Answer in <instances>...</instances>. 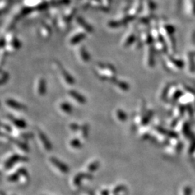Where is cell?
Segmentation results:
<instances>
[{
    "instance_id": "cell-1",
    "label": "cell",
    "mask_w": 195,
    "mask_h": 195,
    "mask_svg": "<svg viewBox=\"0 0 195 195\" xmlns=\"http://www.w3.org/2000/svg\"><path fill=\"white\" fill-rule=\"evenodd\" d=\"M93 72L98 78L101 80L112 82L116 79V70L111 64L98 62L94 66Z\"/></svg>"
},
{
    "instance_id": "cell-2",
    "label": "cell",
    "mask_w": 195,
    "mask_h": 195,
    "mask_svg": "<svg viewBox=\"0 0 195 195\" xmlns=\"http://www.w3.org/2000/svg\"><path fill=\"white\" fill-rule=\"evenodd\" d=\"M53 69H54L55 72L59 77V80L63 83L65 86L69 87L73 86L75 84V79L72 76L67 72L64 67L62 66V64L58 61H53L52 62Z\"/></svg>"
},
{
    "instance_id": "cell-3",
    "label": "cell",
    "mask_w": 195,
    "mask_h": 195,
    "mask_svg": "<svg viewBox=\"0 0 195 195\" xmlns=\"http://www.w3.org/2000/svg\"><path fill=\"white\" fill-rule=\"evenodd\" d=\"M3 39L7 44L6 46H4L5 48L6 52H12V51L17 50L21 46V41L12 34L9 33L7 35L5 39ZM4 47H2V48H4Z\"/></svg>"
},
{
    "instance_id": "cell-4",
    "label": "cell",
    "mask_w": 195,
    "mask_h": 195,
    "mask_svg": "<svg viewBox=\"0 0 195 195\" xmlns=\"http://www.w3.org/2000/svg\"><path fill=\"white\" fill-rule=\"evenodd\" d=\"M75 55L80 63L87 64L91 59V56L83 44H80L76 46Z\"/></svg>"
},
{
    "instance_id": "cell-5",
    "label": "cell",
    "mask_w": 195,
    "mask_h": 195,
    "mask_svg": "<svg viewBox=\"0 0 195 195\" xmlns=\"http://www.w3.org/2000/svg\"><path fill=\"white\" fill-rule=\"evenodd\" d=\"M136 39L135 27H131L129 29V30L126 33V34L124 35V37H123L121 44H122V47L126 48L127 46H132L134 42H135Z\"/></svg>"
},
{
    "instance_id": "cell-6",
    "label": "cell",
    "mask_w": 195,
    "mask_h": 195,
    "mask_svg": "<svg viewBox=\"0 0 195 195\" xmlns=\"http://www.w3.org/2000/svg\"><path fill=\"white\" fill-rule=\"evenodd\" d=\"M67 95L71 100V101L76 103L78 105H83L86 103V98L75 90H69L67 93Z\"/></svg>"
},
{
    "instance_id": "cell-7",
    "label": "cell",
    "mask_w": 195,
    "mask_h": 195,
    "mask_svg": "<svg viewBox=\"0 0 195 195\" xmlns=\"http://www.w3.org/2000/svg\"><path fill=\"white\" fill-rule=\"evenodd\" d=\"M87 35V33L84 32L82 30H78L76 32L73 33V34L71 35V37L69 39V44L72 46H77L78 44H80V42H82L86 39Z\"/></svg>"
},
{
    "instance_id": "cell-8",
    "label": "cell",
    "mask_w": 195,
    "mask_h": 195,
    "mask_svg": "<svg viewBox=\"0 0 195 195\" xmlns=\"http://www.w3.org/2000/svg\"><path fill=\"white\" fill-rule=\"evenodd\" d=\"M4 104L8 108L16 111H23L27 109L24 104H21V102L17 101L16 100L12 99V98H7L4 100Z\"/></svg>"
},
{
    "instance_id": "cell-9",
    "label": "cell",
    "mask_w": 195,
    "mask_h": 195,
    "mask_svg": "<svg viewBox=\"0 0 195 195\" xmlns=\"http://www.w3.org/2000/svg\"><path fill=\"white\" fill-rule=\"evenodd\" d=\"M28 158L26 157H22L20 156L19 154H14L13 156H10L7 160L4 163V168L5 169H10L16 163H18L20 161H22V162H26L28 161Z\"/></svg>"
},
{
    "instance_id": "cell-10",
    "label": "cell",
    "mask_w": 195,
    "mask_h": 195,
    "mask_svg": "<svg viewBox=\"0 0 195 195\" xmlns=\"http://www.w3.org/2000/svg\"><path fill=\"white\" fill-rule=\"evenodd\" d=\"M35 94L39 96H43L46 92V81L44 77H40L38 78L35 83Z\"/></svg>"
},
{
    "instance_id": "cell-11",
    "label": "cell",
    "mask_w": 195,
    "mask_h": 195,
    "mask_svg": "<svg viewBox=\"0 0 195 195\" xmlns=\"http://www.w3.org/2000/svg\"><path fill=\"white\" fill-rule=\"evenodd\" d=\"M76 23H77L78 28L80 30H83L84 32H86L87 34L91 33L93 32V28L91 26V25L87 23V22L85 21L83 18L80 17H76Z\"/></svg>"
},
{
    "instance_id": "cell-12",
    "label": "cell",
    "mask_w": 195,
    "mask_h": 195,
    "mask_svg": "<svg viewBox=\"0 0 195 195\" xmlns=\"http://www.w3.org/2000/svg\"><path fill=\"white\" fill-rule=\"evenodd\" d=\"M49 160H50L51 163L54 165L55 167L59 169L62 173H64V174L68 173L69 168L64 163L62 162L61 160H59V159H57V158H55V157H51Z\"/></svg>"
},
{
    "instance_id": "cell-13",
    "label": "cell",
    "mask_w": 195,
    "mask_h": 195,
    "mask_svg": "<svg viewBox=\"0 0 195 195\" xmlns=\"http://www.w3.org/2000/svg\"><path fill=\"white\" fill-rule=\"evenodd\" d=\"M112 85L116 91L119 92H127L129 89V85L124 80L116 79L114 82H112Z\"/></svg>"
},
{
    "instance_id": "cell-14",
    "label": "cell",
    "mask_w": 195,
    "mask_h": 195,
    "mask_svg": "<svg viewBox=\"0 0 195 195\" xmlns=\"http://www.w3.org/2000/svg\"><path fill=\"white\" fill-rule=\"evenodd\" d=\"M38 135H39V140L41 141L42 144H43L45 149L48 151H51V149H52V146H51L50 141L49 140V139L47 138V137L46 135H45V134L44 133V132L41 131V130H39V131H38Z\"/></svg>"
},
{
    "instance_id": "cell-15",
    "label": "cell",
    "mask_w": 195,
    "mask_h": 195,
    "mask_svg": "<svg viewBox=\"0 0 195 195\" xmlns=\"http://www.w3.org/2000/svg\"><path fill=\"white\" fill-rule=\"evenodd\" d=\"M59 111L65 114H71L72 112V106L67 101H61L58 105Z\"/></svg>"
},
{
    "instance_id": "cell-16",
    "label": "cell",
    "mask_w": 195,
    "mask_h": 195,
    "mask_svg": "<svg viewBox=\"0 0 195 195\" xmlns=\"http://www.w3.org/2000/svg\"><path fill=\"white\" fill-rule=\"evenodd\" d=\"M8 118L10 120V122L12 123L13 125H15L17 128L19 129H25L27 126L26 122L23 119L14 117L12 116H8Z\"/></svg>"
},
{
    "instance_id": "cell-17",
    "label": "cell",
    "mask_w": 195,
    "mask_h": 195,
    "mask_svg": "<svg viewBox=\"0 0 195 195\" xmlns=\"http://www.w3.org/2000/svg\"><path fill=\"white\" fill-rule=\"evenodd\" d=\"M40 33H41V36L45 39L50 37L51 35V29L50 26L47 23L43 22L40 26Z\"/></svg>"
},
{
    "instance_id": "cell-18",
    "label": "cell",
    "mask_w": 195,
    "mask_h": 195,
    "mask_svg": "<svg viewBox=\"0 0 195 195\" xmlns=\"http://www.w3.org/2000/svg\"><path fill=\"white\" fill-rule=\"evenodd\" d=\"M93 178V176L89 174H85V173H79L77 174L76 176L74 177L73 179V183L74 185L75 186H79L81 183V181L83 180L84 179H91Z\"/></svg>"
},
{
    "instance_id": "cell-19",
    "label": "cell",
    "mask_w": 195,
    "mask_h": 195,
    "mask_svg": "<svg viewBox=\"0 0 195 195\" xmlns=\"http://www.w3.org/2000/svg\"><path fill=\"white\" fill-rule=\"evenodd\" d=\"M5 136L7 137V138L8 140L10 141V142H12L13 143H14V144L16 145L17 147H19L20 148H21V150H22V151H26V152H28L29 151L28 145H27L26 144H25V143L22 142H21V141H19V140H14V139L12 138V137H10V136L7 135V134H5Z\"/></svg>"
},
{
    "instance_id": "cell-20",
    "label": "cell",
    "mask_w": 195,
    "mask_h": 195,
    "mask_svg": "<svg viewBox=\"0 0 195 195\" xmlns=\"http://www.w3.org/2000/svg\"><path fill=\"white\" fill-rule=\"evenodd\" d=\"M115 115H116V118H117V119L121 122H125V121H126L127 118V116L126 113H125V112L123 111V110L120 109H118L116 110Z\"/></svg>"
},
{
    "instance_id": "cell-21",
    "label": "cell",
    "mask_w": 195,
    "mask_h": 195,
    "mask_svg": "<svg viewBox=\"0 0 195 195\" xmlns=\"http://www.w3.org/2000/svg\"><path fill=\"white\" fill-rule=\"evenodd\" d=\"M127 192V188L124 185H118L116 187L115 189H114L113 194L114 195H118L121 192Z\"/></svg>"
},
{
    "instance_id": "cell-22",
    "label": "cell",
    "mask_w": 195,
    "mask_h": 195,
    "mask_svg": "<svg viewBox=\"0 0 195 195\" xmlns=\"http://www.w3.org/2000/svg\"><path fill=\"white\" fill-rule=\"evenodd\" d=\"M9 80V74L6 71H4L2 69L1 72V85L4 86V83H6Z\"/></svg>"
},
{
    "instance_id": "cell-23",
    "label": "cell",
    "mask_w": 195,
    "mask_h": 195,
    "mask_svg": "<svg viewBox=\"0 0 195 195\" xmlns=\"http://www.w3.org/2000/svg\"><path fill=\"white\" fill-rule=\"evenodd\" d=\"M20 176H21V175H20L18 172L17 171L16 173L10 174V176L7 177V180L10 181V182H16V181L19 180Z\"/></svg>"
},
{
    "instance_id": "cell-24",
    "label": "cell",
    "mask_w": 195,
    "mask_h": 195,
    "mask_svg": "<svg viewBox=\"0 0 195 195\" xmlns=\"http://www.w3.org/2000/svg\"><path fill=\"white\" fill-rule=\"evenodd\" d=\"M99 165H100L99 161H95V162H93L89 165L88 171L91 172L95 171L98 169V168H99Z\"/></svg>"
},
{
    "instance_id": "cell-25",
    "label": "cell",
    "mask_w": 195,
    "mask_h": 195,
    "mask_svg": "<svg viewBox=\"0 0 195 195\" xmlns=\"http://www.w3.org/2000/svg\"><path fill=\"white\" fill-rule=\"evenodd\" d=\"M81 132L80 134H82V137L86 138L87 137V133H88V125L87 124H83L81 127H80V129Z\"/></svg>"
},
{
    "instance_id": "cell-26",
    "label": "cell",
    "mask_w": 195,
    "mask_h": 195,
    "mask_svg": "<svg viewBox=\"0 0 195 195\" xmlns=\"http://www.w3.org/2000/svg\"><path fill=\"white\" fill-rule=\"evenodd\" d=\"M70 145L72 147H74V148H79V147L82 146V144H81V142H80L79 139L75 138L71 140Z\"/></svg>"
},
{
    "instance_id": "cell-27",
    "label": "cell",
    "mask_w": 195,
    "mask_h": 195,
    "mask_svg": "<svg viewBox=\"0 0 195 195\" xmlns=\"http://www.w3.org/2000/svg\"><path fill=\"white\" fill-rule=\"evenodd\" d=\"M80 126L78 125L77 124H76V123H72V124H70V126H69V128H70L71 130H72V131H78V130L80 129Z\"/></svg>"
},
{
    "instance_id": "cell-28",
    "label": "cell",
    "mask_w": 195,
    "mask_h": 195,
    "mask_svg": "<svg viewBox=\"0 0 195 195\" xmlns=\"http://www.w3.org/2000/svg\"><path fill=\"white\" fill-rule=\"evenodd\" d=\"M2 129H5L6 132H12V127H11V126H10L9 124H4V123H2Z\"/></svg>"
},
{
    "instance_id": "cell-29",
    "label": "cell",
    "mask_w": 195,
    "mask_h": 195,
    "mask_svg": "<svg viewBox=\"0 0 195 195\" xmlns=\"http://www.w3.org/2000/svg\"><path fill=\"white\" fill-rule=\"evenodd\" d=\"M101 194L102 195H109V191H107V190H104V191H103L101 192Z\"/></svg>"
}]
</instances>
